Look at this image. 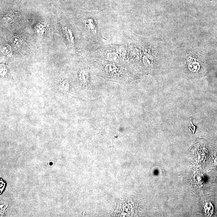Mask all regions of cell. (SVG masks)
<instances>
[{
  "mask_svg": "<svg viewBox=\"0 0 217 217\" xmlns=\"http://www.w3.org/2000/svg\"><path fill=\"white\" fill-rule=\"evenodd\" d=\"M99 75L111 80H120L133 78L135 72L126 64L108 63L95 59Z\"/></svg>",
  "mask_w": 217,
  "mask_h": 217,
  "instance_id": "6da1fadb",
  "label": "cell"
},
{
  "mask_svg": "<svg viewBox=\"0 0 217 217\" xmlns=\"http://www.w3.org/2000/svg\"><path fill=\"white\" fill-rule=\"evenodd\" d=\"M127 47L123 44L106 45L101 46L96 51L95 59L106 63L126 64Z\"/></svg>",
  "mask_w": 217,
  "mask_h": 217,
  "instance_id": "7a4b0ae2",
  "label": "cell"
},
{
  "mask_svg": "<svg viewBox=\"0 0 217 217\" xmlns=\"http://www.w3.org/2000/svg\"><path fill=\"white\" fill-rule=\"evenodd\" d=\"M11 41L14 46L18 47L22 44L23 39L21 36L17 35H14L12 37Z\"/></svg>",
  "mask_w": 217,
  "mask_h": 217,
  "instance_id": "3957f363",
  "label": "cell"
},
{
  "mask_svg": "<svg viewBox=\"0 0 217 217\" xmlns=\"http://www.w3.org/2000/svg\"><path fill=\"white\" fill-rule=\"evenodd\" d=\"M2 51L4 54L7 56H11L12 54V48L8 45L5 44L3 46Z\"/></svg>",
  "mask_w": 217,
  "mask_h": 217,
  "instance_id": "277c9868",
  "label": "cell"
},
{
  "mask_svg": "<svg viewBox=\"0 0 217 217\" xmlns=\"http://www.w3.org/2000/svg\"><path fill=\"white\" fill-rule=\"evenodd\" d=\"M205 209L206 212L207 213L208 215L212 214V212L213 210L212 205L211 203H208L205 205Z\"/></svg>",
  "mask_w": 217,
  "mask_h": 217,
  "instance_id": "5b68a950",
  "label": "cell"
},
{
  "mask_svg": "<svg viewBox=\"0 0 217 217\" xmlns=\"http://www.w3.org/2000/svg\"><path fill=\"white\" fill-rule=\"evenodd\" d=\"M190 124H191V126L190 127V128L191 130V131H192L193 133L194 134L195 132V129H196V127L193 125L192 122V118L190 117Z\"/></svg>",
  "mask_w": 217,
  "mask_h": 217,
  "instance_id": "8992f818",
  "label": "cell"
},
{
  "mask_svg": "<svg viewBox=\"0 0 217 217\" xmlns=\"http://www.w3.org/2000/svg\"><path fill=\"white\" fill-rule=\"evenodd\" d=\"M3 65H1V73L2 74H5L6 73V69L5 67H3Z\"/></svg>",
  "mask_w": 217,
  "mask_h": 217,
  "instance_id": "52a82bcc",
  "label": "cell"
},
{
  "mask_svg": "<svg viewBox=\"0 0 217 217\" xmlns=\"http://www.w3.org/2000/svg\"><path fill=\"white\" fill-rule=\"evenodd\" d=\"M216 162H217V159L216 160Z\"/></svg>",
  "mask_w": 217,
  "mask_h": 217,
  "instance_id": "ba28073f",
  "label": "cell"
}]
</instances>
